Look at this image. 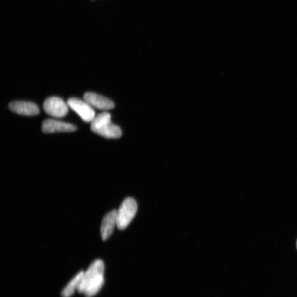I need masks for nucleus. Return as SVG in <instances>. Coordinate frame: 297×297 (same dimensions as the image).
<instances>
[{"instance_id":"nucleus-1","label":"nucleus","mask_w":297,"mask_h":297,"mask_svg":"<svg viewBox=\"0 0 297 297\" xmlns=\"http://www.w3.org/2000/svg\"><path fill=\"white\" fill-rule=\"evenodd\" d=\"M104 264L101 259L96 260L87 270L84 272L77 290L86 297L96 295L101 290L104 282Z\"/></svg>"},{"instance_id":"nucleus-2","label":"nucleus","mask_w":297,"mask_h":297,"mask_svg":"<svg viewBox=\"0 0 297 297\" xmlns=\"http://www.w3.org/2000/svg\"><path fill=\"white\" fill-rule=\"evenodd\" d=\"M91 131L108 139H119L122 131L120 127L111 122V115L107 112L98 114L91 124Z\"/></svg>"},{"instance_id":"nucleus-3","label":"nucleus","mask_w":297,"mask_h":297,"mask_svg":"<svg viewBox=\"0 0 297 297\" xmlns=\"http://www.w3.org/2000/svg\"><path fill=\"white\" fill-rule=\"evenodd\" d=\"M137 203L132 197L126 198L117 210V227L119 230H125L131 222L137 213Z\"/></svg>"},{"instance_id":"nucleus-4","label":"nucleus","mask_w":297,"mask_h":297,"mask_svg":"<svg viewBox=\"0 0 297 297\" xmlns=\"http://www.w3.org/2000/svg\"><path fill=\"white\" fill-rule=\"evenodd\" d=\"M67 104L85 122H92L95 118V112L91 105L86 102L76 98L68 99Z\"/></svg>"},{"instance_id":"nucleus-5","label":"nucleus","mask_w":297,"mask_h":297,"mask_svg":"<svg viewBox=\"0 0 297 297\" xmlns=\"http://www.w3.org/2000/svg\"><path fill=\"white\" fill-rule=\"evenodd\" d=\"M68 106L69 105L63 99L58 97L47 98L43 104V108L48 115L58 118H61L67 115L69 111Z\"/></svg>"},{"instance_id":"nucleus-6","label":"nucleus","mask_w":297,"mask_h":297,"mask_svg":"<svg viewBox=\"0 0 297 297\" xmlns=\"http://www.w3.org/2000/svg\"><path fill=\"white\" fill-rule=\"evenodd\" d=\"M41 129L44 133L71 132L76 131L77 127L71 123L53 119H47L42 122Z\"/></svg>"},{"instance_id":"nucleus-7","label":"nucleus","mask_w":297,"mask_h":297,"mask_svg":"<svg viewBox=\"0 0 297 297\" xmlns=\"http://www.w3.org/2000/svg\"><path fill=\"white\" fill-rule=\"evenodd\" d=\"M9 108L18 114L26 116L38 115L40 110L35 103L27 101H14L9 104Z\"/></svg>"},{"instance_id":"nucleus-8","label":"nucleus","mask_w":297,"mask_h":297,"mask_svg":"<svg viewBox=\"0 0 297 297\" xmlns=\"http://www.w3.org/2000/svg\"><path fill=\"white\" fill-rule=\"evenodd\" d=\"M84 99L91 106L102 110L113 109L115 107V104L112 101L95 92H86L84 95Z\"/></svg>"},{"instance_id":"nucleus-9","label":"nucleus","mask_w":297,"mask_h":297,"mask_svg":"<svg viewBox=\"0 0 297 297\" xmlns=\"http://www.w3.org/2000/svg\"><path fill=\"white\" fill-rule=\"evenodd\" d=\"M117 226V210H114L104 216L103 219L101 234L103 240H107L113 234Z\"/></svg>"},{"instance_id":"nucleus-10","label":"nucleus","mask_w":297,"mask_h":297,"mask_svg":"<svg viewBox=\"0 0 297 297\" xmlns=\"http://www.w3.org/2000/svg\"><path fill=\"white\" fill-rule=\"evenodd\" d=\"M84 271H80L74 276L71 281L67 284L61 292L63 297H70L72 296L77 288L80 280L83 276Z\"/></svg>"},{"instance_id":"nucleus-11","label":"nucleus","mask_w":297,"mask_h":297,"mask_svg":"<svg viewBox=\"0 0 297 297\" xmlns=\"http://www.w3.org/2000/svg\"><path fill=\"white\" fill-rule=\"evenodd\" d=\"M296 247H297V242H296Z\"/></svg>"}]
</instances>
